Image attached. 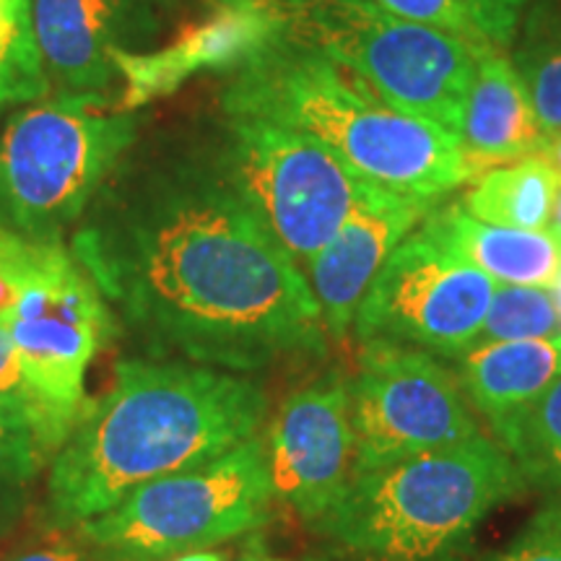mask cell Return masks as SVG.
<instances>
[{"label":"cell","instance_id":"1","mask_svg":"<svg viewBox=\"0 0 561 561\" xmlns=\"http://www.w3.org/2000/svg\"><path fill=\"white\" fill-rule=\"evenodd\" d=\"M121 331L153 359L261 371L322 359L307 273L203 144H138L70 234Z\"/></svg>","mask_w":561,"mask_h":561},{"label":"cell","instance_id":"2","mask_svg":"<svg viewBox=\"0 0 561 561\" xmlns=\"http://www.w3.org/2000/svg\"><path fill=\"white\" fill-rule=\"evenodd\" d=\"M268 416L261 382L182 359H123L53 455L42 523L70 533L130 491L191 471L257 437Z\"/></svg>","mask_w":561,"mask_h":561},{"label":"cell","instance_id":"3","mask_svg":"<svg viewBox=\"0 0 561 561\" xmlns=\"http://www.w3.org/2000/svg\"><path fill=\"white\" fill-rule=\"evenodd\" d=\"M219 102L307 133L356 178L385 191L437 203L473 180L453 133L392 107L367 81L291 32L229 73Z\"/></svg>","mask_w":561,"mask_h":561},{"label":"cell","instance_id":"4","mask_svg":"<svg viewBox=\"0 0 561 561\" xmlns=\"http://www.w3.org/2000/svg\"><path fill=\"white\" fill-rule=\"evenodd\" d=\"M525 486L507 450L479 434L359 468L314 530L341 561H466L483 520Z\"/></svg>","mask_w":561,"mask_h":561},{"label":"cell","instance_id":"5","mask_svg":"<svg viewBox=\"0 0 561 561\" xmlns=\"http://www.w3.org/2000/svg\"><path fill=\"white\" fill-rule=\"evenodd\" d=\"M138 112L112 96L55 94L0 128V234L62 240L138 144Z\"/></svg>","mask_w":561,"mask_h":561},{"label":"cell","instance_id":"6","mask_svg":"<svg viewBox=\"0 0 561 561\" xmlns=\"http://www.w3.org/2000/svg\"><path fill=\"white\" fill-rule=\"evenodd\" d=\"M273 502L265 439L252 437L191 471L144 483L70 536L91 561H170L263 528Z\"/></svg>","mask_w":561,"mask_h":561},{"label":"cell","instance_id":"7","mask_svg":"<svg viewBox=\"0 0 561 561\" xmlns=\"http://www.w3.org/2000/svg\"><path fill=\"white\" fill-rule=\"evenodd\" d=\"M291 34L367 81L392 107L458 138L486 45L396 16L375 0H297Z\"/></svg>","mask_w":561,"mask_h":561},{"label":"cell","instance_id":"8","mask_svg":"<svg viewBox=\"0 0 561 561\" xmlns=\"http://www.w3.org/2000/svg\"><path fill=\"white\" fill-rule=\"evenodd\" d=\"M0 280L9 289L0 325L26 380L73 430L89 403L87 371L121 333L117 318L62 240L0 234Z\"/></svg>","mask_w":561,"mask_h":561},{"label":"cell","instance_id":"9","mask_svg":"<svg viewBox=\"0 0 561 561\" xmlns=\"http://www.w3.org/2000/svg\"><path fill=\"white\" fill-rule=\"evenodd\" d=\"M206 140L229 185L299 265L339 231L364 185L320 140L250 112L221 107Z\"/></svg>","mask_w":561,"mask_h":561},{"label":"cell","instance_id":"10","mask_svg":"<svg viewBox=\"0 0 561 561\" xmlns=\"http://www.w3.org/2000/svg\"><path fill=\"white\" fill-rule=\"evenodd\" d=\"M494 289V278L419 224L371 280L351 335L460 359L479 341Z\"/></svg>","mask_w":561,"mask_h":561},{"label":"cell","instance_id":"11","mask_svg":"<svg viewBox=\"0 0 561 561\" xmlns=\"http://www.w3.org/2000/svg\"><path fill=\"white\" fill-rule=\"evenodd\" d=\"M356 468L442 450L479 437L458 375L403 343L364 341L351 375Z\"/></svg>","mask_w":561,"mask_h":561},{"label":"cell","instance_id":"12","mask_svg":"<svg viewBox=\"0 0 561 561\" xmlns=\"http://www.w3.org/2000/svg\"><path fill=\"white\" fill-rule=\"evenodd\" d=\"M265 450L276 500L314 528L354 479L356 432L346 371L333 367L294 390L271 421Z\"/></svg>","mask_w":561,"mask_h":561},{"label":"cell","instance_id":"13","mask_svg":"<svg viewBox=\"0 0 561 561\" xmlns=\"http://www.w3.org/2000/svg\"><path fill=\"white\" fill-rule=\"evenodd\" d=\"M182 0H32L34 37L50 87L110 96L117 62L161 45Z\"/></svg>","mask_w":561,"mask_h":561},{"label":"cell","instance_id":"14","mask_svg":"<svg viewBox=\"0 0 561 561\" xmlns=\"http://www.w3.org/2000/svg\"><path fill=\"white\" fill-rule=\"evenodd\" d=\"M203 19L182 24L178 34L149 53L117 62L123 89L117 107L138 112L170 96L201 73H234L291 32V5L280 0H208Z\"/></svg>","mask_w":561,"mask_h":561},{"label":"cell","instance_id":"15","mask_svg":"<svg viewBox=\"0 0 561 561\" xmlns=\"http://www.w3.org/2000/svg\"><path fill=\"white\" fill-rule=\"evenodd\" d=\"M434 206L437 203L364 182L359 198L339 231L307 263V280L318 299L328 339L335 343L351 339L356 310L371 280L390 252L426 219Z\"/></svg>","mask_w":561,"mask_h":561},{"label":"cell","instance_id":"16","mask_svg":"<svg viewBox=\"0 0 561 561\" xmlns=\"http://www.w3.org/2000/svg\"><path fill=\"white\" fill-rule=\"evenodd\" d=\"M549 133L538 121L528 89L510 50L486 45L479 53L466 121L458 133L462 157L473 178L489 167L541 153Z\"/></svg>","mask_w":561,"mask_h":561},{"label":"cell","instance_id":"17","mask_svg":"<svg viewBox=\"0 0 561 561\" xmlns=\"http://www.w3.org/2000/svg\"><path fill=\"white\" fill-rule=\"evenodd\" d=\"M489 278L512 286L551 289L561 271V244L549 229L525 231L473 219L460 203L434 206L421 221Z\"/></svg>","mask_w":561,"mask_h":561},{"label":"cell","instance_id":"18","mask_svg":"<svg viewBox=\"0 0 561 561\" xmlns=\"http://www.w3.org/2000/svg\"><path fill=\"white\" fill-rule=\"evenodd\" d=\"M455 375L466 401L496 426L559 380L561 333L546 339L479 343L460 356Z\"/></svg>","mask_w":561,"mask_h":561},{"label":"cell","instance_id":"19","mask_svg":"<svg viewBox=\"0 0 561 561\" xmlns=\"http://www.w3.org/2000/svg\"><path fill=\"white\" fill-rule=\"evenodd\" d=\"M561 180L543 153L489 167L476 174L460 206L473 219L494 227L541 231L549 229Z\"/></svg>","mask_w":561,"mask_h":561},{"label":"cell","instance_id":"20","mask_svg":"<svg viewBox=\"0 0 561 561\" xmlns=\"http://www.w3.org/2000/svg\"><path fill=\"white\" fill-rule=\"evenodd\" d=\"M510 50L546 133L561 130V0H530Z\"/></svg>","mask_w":561,"mask_h":561},{"label":"cell","instance_id":"21","mask_svg":"<svg viewBox=\"0 0 561 561\" xmlns=\"http://www.w3.org/2000/svg\"><path fill=\"white\" fill-rule=\"evenodd\" d=\"M525 483L546 489L561 473V377L536 401L491 426Z\"/></svg>","mask_w":561,"mask_h":561},{"label":"cell","instance_id":"22","mask_svg":"<svg viewBox=\"0 0 561 561\" xmlns=\"http://www.w3.org/2000/svg\"><path fill=\"white\" fill-rule=\"evenodd\" d=\"M42 55L34 37L32 0H0V110L47 96Z\"/></svg>","mask_w":561,"mask_h":561},{"label":"cell","instance_id":"23","mask_svg":"<svg viewBox=\"0 0 561 561\" xmlns=\"http://www.w3.org/2000/svg\"><path fill=\"white\" fill-rule=\"evenodd\" d=\"M47 460L30 421L0 401V528L11 530L19 520Z\"/></svg>","mask_w":561,"mask_h":561},{"label":"cell","instance_id":"24","mask_svg":"<svg viewBox=\"0 0 561 561\" xmlns=\"http://www.w3.org/2000/svg\"><path fill=\"white\" fill-rule=\"evenodd\" d=\"M561 320L549 289L541 286L502 284L494 289L491 305L479 331V343L525 341L559 335Z\"/></svg>","mask_w":561,"mask_h":561},{"label":"cell","instance_id":"25","mask_svg":"<svg viewBox=\"0 0 561 561\" xmlns=\"http://www.w3.org/2000/svg\"><path fill=\"white\" fill-rule=\"evenodd\" d=\"M0 401L30 421L39 445L50 455V460L62 447V442L70 437V432H73L50 405L42 401L39 392L26 380L19 351L3 325H0Z\"/></svg>","mask_w":561,"mask_h":561},{"label":"cell","instance_id":"26","mask_svg":"<svg viewBox=\"0 0 561 561\" xmlns=\"http://www.w3.org/2000/svg\"><path fill=\"white\" fill-rule=\"evenodd\" d=\"M375 3L401 19L450 32L476 47L494 45L483 32L481 13L473 0H375Z\"/></svg>","mask_w":561,"mask_h":561},{"label":"cell","instance_id":"27","mask_svg":"<svg viewBox=\"0 0 561 561\" xmlns=\"http://www.w3.org/2000/svg\"><path fill=\"white\" fill-rule=\"evenodd\" d=\"M481 13V24L486 37L502 50H510L515 42L517 26H520L523 11L530 0H473Z\"/></svg>","mask_w":561,"mask_h":561},{"label":"cell","instance_id":"28","mask_svg":"<svg viewBox=\"0 0 561 561\" xmlns=\"http://www.w3.org/2000/svg\"><path fill=\"white\" fill-rule=\"evenodd\" d=\"M494 561H561V528L530 523L525 536L517 538Z\"/></svg>","mask_w":561,"mask_h":561},{"label":"cell","instance_id":"29","mask_svg":"<svg viewBox=\"0 0 561 561\" xmlns=\"http://www.w3.org/2000/svg\"><path fill=\"white\" fill-rule=\"evenodd\" d=\"M11 561H91L89 553L83 551L79 541H60L50 546H39V549H32L26 553H19Z\"/></svg>","mask_w":561,"mask_h":561},{"label":"cell","instance_id":"30","mask_svg":"<svg viewBox=\"0 0 561 561\" xmlns=\"http://www.w3.org/2000/svg\"><path fill=\"white\" fill-rule=\"evenodd\" d=\"M543 491H546V507L538 512L533 523L561 528V473Z\"/></svg>","mask_w":561,"mask_h":561},{"label":"cell","instance_id":"31","mask_svg":"<svg viewBox=\"0 0 561 561\" xmlns=\"http://www.w3.org/2000/svg\"><path fill=\"white\" fill-rule=\"evenodd\" d=\"M541 153L546 157V161L551 164V170L557 172V178L561 180V130L549 133V138H546V146H543Z\"/></svg>","mask_w":561,"mask_h":561},{"label":"cell","instance_id":"32","mask_svg":"<svg viewBox=\"0 0 561 561\" xmlns=\"http://www.w3.org/2000/svg\"><path fill=\"white\" fill-rule=\"evenodd\" d=\"M170 561H227V559H224V553H219V551L203 549V551L180 553V557H174V559H170Z\"/></svg>","mask_w":561,"mask_h":561},{"label":"cell","instance_id":"33","mask_svg":"<svg viewBox=\"0 0 561 561\" xmlns=\"http://www.w3.org/2000/svg\"><path fill=\"white\" fill-rule=\"evenodd\" d=\"M549 231L553 237H557L559 244H561V185H559V193H557V201H553V214H551V224H549Z\"/></svg>","mask_w":561,"mask_h":561},{"label":"cell","instance_id":"34","mask_svg":"<svg viewBox=\"0 0 561 561\" xmlns=\"http://www.w3.org/2000/svg\"><path fill=\"white\" fill-rule=\"evenodd\" d=\"M549 291H551L553 305H557V312H559V320H561V271H559V276H557V280H553V286Z\"/></svg>","mask_w":561,"mask_h":561},{"label":"cell","instance_id":"35","mask_svg":"<svg viewBox=\"0 0 561 561\" xmlns=\"http://www.w3.org/2000/svg\"><path fill=\"white\" fill-rule=\"evenodd\" d=\"M244 561H284V559H244Z\"/></svg>","mask_w":561,"mask_h":561},{"label":"cell","instance_id":"36","mask_svg":"<svg viewBox=\"0 0 561 561\" xmlns=\"http://www.w3.org/2000/svg\"><path fill=\"white\" fill-rule=\"evenodd\" d=\"M280 3H286V5H291V9H294V3H297V0H280Z\"/></svg>","mask_w":561,"mask_h":561},{"label":"cell","instance_id":"37","mask_svg":"<svg viewBox=\"0 0 561 561\" xmlns=\"http://www.w3.org/2000/svg\"><path fill=\"white\" fill-rule=\"evenodd\" d=\"M5 533H9V530H5V528H0V538H3V536H5Z\"/></svg>","mask_w":561,"mask_h":561}]
</instances>
